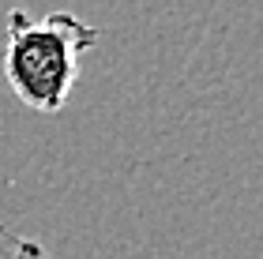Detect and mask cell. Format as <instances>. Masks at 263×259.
<instances>
[{
    "instance_id": "1",
    "label": "cell",
    "mask_w": 263,
    "mask_h": 259,
    "mask_svg": "<svg viewBox=\"0 0 263 259\" xmlns=\"http://www.w3.org/2000/svg\"><path fill=\"white\" fill-rule=\"evenodd\" d=\"M4 79L11 94L34 113H61L76 90L83 53L98 45V27L71 11H49L30 19L23 8L4 23Z\"/></svg>"
},
{
    "instance_id": "2",
    "label": "cell",
    "mask_w": 263,
    "mask_h": 259,
    "mask_svg": "<svg viewBox=\"0 0 263 259\" xmlns=\"http://www.w3.org/2000/svg\"><path fill=\"white\" fill-rule=\"evenodd\" d=\"M8 259H45V248H42V241H34V237H15Z\"/></svg>"
}]
</instances>
